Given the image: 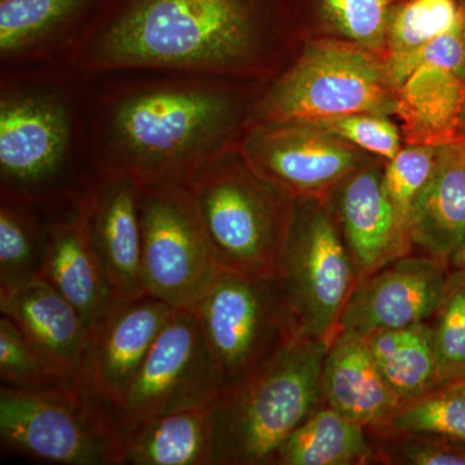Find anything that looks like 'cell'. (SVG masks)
Wrapping results in <instances>:
<instances>
[{
	"mask_svg": "<svg viewBox=\"0 0 465 465\" xmlns=\"http://www.w3.org/2000/svg\"><path fill=\"white\" fill-rule=\"evenodd\" d=\"M376 464L465 465V443L428 432H369Z\"/></svg>",
	"mask_w": 465,
	"mask_h": 465,
	"instance_id": "32",
	"label": "cell"
},
{
	"mask_svg": "<svg viewBox=\"0 0 465 465\" xmlns=\"http://www.w3.org/2000/svg\"><path fill=\"white\" fill-rule=\"evenodd\" d=\"M464 106V76L423 61L397 88L394 118L405 143L440 146L458 139Z\"/></svg>",
	"mask_w": 465,
	"mask_h": 465,
	"instance_id": "22",
	"label": "cell"
},
{
	"mask_svg": "<svg viewBox=\"0 0 465 465\" xmlns=\"http://www.w3.org/2000/svg\"><path fill=\"white\" fill-rule=\"evenodd\" d=\"M363 338L382 378L401 402L419 399L439 388L430 322L384 330Z\"/></svg>",
	"mask_w": 465,
	"mask_h": 465,
	"instance_id": "27",
	"label": "cell"
},
{
	"mask_svg": "<svg viewBox=\"0 0 465 465\" xmlns=\"http://www.w3.org/2000/svg\"><path fill=\"white\" fill-rule=\"evenodd\" d=\"M39 277L78 311L87 329L118 300L92 251L76 202L51 213Z\"/></svg>",
	"mask_w": 465,
	"mask_h": 465,
	"instance_id": "21",
	"label": "cell"
},
{
	"mask_svg": "<svg viewBox=\"0 0 465 465\" xmlns=\"http://www.w3.org/2000/svg\"><path fill=\"white\" fill-rule=\"evenodd\" d=\"M124 464L215 465L211 406L155 416L125 430Z\"/></svg>",
	"mask_w": 465,
	"mask_h": 465,
	"instance_id": "23",
	"label": "cell"
},
{
	"mask_svg": "<svg viewBox=\"0 0 465 465\" xmlns=\"http://www.w3.org/2000/svg\"><path fill=\"white\" fill-rule=\"evenodd\" d=\"M437 154L439 146L405 143L396 157L385 162V191L406 231L410 211L433 173Z\"/></svg>",
	"mask_w": 465,
	"mask_h": 465,
	"instance_id": "33",
	"label": "cell"
},
{
	"mask_svg": "<svg viewBox=\"0 0 465 465\" xmlns=\"http://www.w3.org/2000/svg\"><path fill=\"white\" fill-rule=\"evenodd\" d=\"M329 342L302 335L271 362L213 403L215 465H272L284 440L326 405Z\"/></svg>",
	"mask_w": 465,
	"mask_h": 465,
	"instance_id": "4",
	"label": "cell"
},
{
	"mask_svg": "<svg viewBox=\"0 0 465 465\" xmlns=\"http://www.w3.org/2000/svg\"><path fill=\"white\" fill-rule=\"evenodd\" d=\"M465 140V139H464Z\"/></svg>",
	"mask_w": 465,
	"mask_h": 465,
	"instance_id": "39",
	"label": "cell"
},
{
	"mask_svg": "<svg viewBox=\"0 0 465 465\" xmlns=\"http://www.w3.org/2000/svg\"><path fill=\"white\" fill-rule=\"evenodd\" d=\"M461 2V38H463L464 51H465V0ZM465 76V73H464Z\"/></svg>",
	"mask_w": 465,
	"mask_h": 465,
	"instance_id": "36",
	"label": "cell"
},
{
	"mask_svg": "<svg viewBox=\"0 0 465 465\" xmlns=\"http://www.w3.org/2000/svg\"><path fill=\"white\" fill-rule=\"evenodd\" d=\"M460 25V0H394L382 61L396 90L425 47Z\"/></svg>",
	"mask_w": 465,
	"mask_h": 465,
	"instance_id": "26",
	"label": "cell"
},
{
	"mask_svg": "<svg viewBox=\"0 0 465 465\" xmlns=\"http://www.w3.org/2000/svg\"><path fill=\"white\" fill-rule=\"evenodd\" d=\"M428 432L465 443V388L449 385L402 403L381 430Z\"/></svg>",
	"mask_w": 465,
	"mask_h": 465,
	"instance_id": "30",
	"label": "cell"
},
{
	"mask_svg": "<svg viewBox=\"0 0 465 465\" xmlns=\"http://www.w3.org/2000/svg\"><path fill=\"white\" fill-rule=\"evenodd\" d=\"M396 104L397 90L381 56L345 42L307 39L266 85L255 121H326L356 113L394 116Z\"/></svg>",
	"mask_w": 465,
	"mask_h": 465,
	"instance_id": "7",
	"label": "cell"
},
{
	"mask_svg": "<svg viewBox=\"0 0 465 465\" xmlns=\"http://www.w3.org/2000/svg\"><path fill=\"white\" fill-rule=\"evenodd\" d=\"M101 0H0V72L64 60Z\"/></svg>",
	"mask_w": 465,
	"mask_h": 465,
	"instance_id": "17",
	"label": "cell"
},
{
	"mask_svg": "<svg viewBox=\"0 0 465 465\" xmlns=\"http://www.w3.org/2000/svg\"><path fill=\"white\" fill-rule=\"evenodd\" d=\"M174 311L149 295L116 300L88 327L74 379L76 387L115 414L150 348Z\"/></svg>",
	"mask_w": 465,
	"mask_h": 465,
	"instance_id": "13",
	"label": "cell"
},
{
	"mask_svg": "<svg viewBox=\"0 0 465 465\" xmlns=\"http://www.w3.org/2000/svg\"><path fill=\"white\" fill-rule=\"evenodd\" d=\"M385 162L378 158L358 168L322 198L341 232L360 280L414 252L405 226L385 191Z\"/></svg>",
	"mask_w": 465,
	"mask_h": 465,
	"instance_id": "15",
	"label": "cell"
},
{
	"mask_svg": "<svg viewBox=\"0 0 465 465\" xmlns=\"http://www.w3.org/2000/svg\"><path fill=\"white\" fill-rule=\"evenodd\" d=\"M430 326L439 388L458 384L465 378V272H450L445 296Z\"/></svg>",
	"mask_w": 465,
	"mask_h": 465,
	"instance_id": "29",
	"label": "cell"
},
{
	"mask_svg": "<svg viewBox=\"0 0 465 465\" xmlns=\"http://www.w3.org/2000/svg\"><path fill=\"white\" fill-rule=\"evenodd\" d=\"M188 188L223 268L278 275L296 198L256 173L240 148L202 168Z\"/></svg>",
	"mask_w": 465,
	"mask_h": 465,
	"instance_id": "5",
	"label": "cell"
},
{
	"mask_svg": "<svg viewBox=\"0 0 465 465\" xmlns=\"http://www.w3.org/2000/svg\"><path fill=\"white\" fill-rule=\"evenodd\" d=\"M394 0H286L304 41L333 39L382 58Z\"/></svg>",
	"mask_w": 465,
	"mask_h": 465,
	"instance_id": "25",
	"label": "cell"
},
{
	"mask_svg": "<svg viewBox=\"0 0 465 465\" xmlns=\"http://www.w3.org/2000/svg\"><path fill=\"white\" fill-rule=\"evenodd\" d=\"M454 385H460V387L465 388V378L463 379V381H459L458 384H454Z\"/></svg>",
	"mask_w": 465,
	"mask_h": 465,
	"instance_id": "38",
	"label": "cell"
},
{
	"mask_svg": "<svg viewBox=\"0 0 465 465\" xmlns=\"http://www.w3.org/2000/svg\"><path fill=\"white\" fill-rule=\"evenodd\" d=\"M302 43L286 0H101L64 60L91 78L155 70L268 84Z\"/></svg>",
	"mask_w": 465,
	"mask_h": 465,
	"instance_id": "2",
	"label": "cell"
},
{
	"mask_svg": "<svg viewBox=\"0 0 465 465\" xmlns=\"http://www.w3.org/2000/svg\"><path fill=\"white\" fill-rule=\"evenodd\" d=\"M222 391L247 381L304 335L278 275L223 269L193 308Z\"/></svg>",
	"mask_w": 465,
	"mask_h": 465,
	"instance_id": "6",
	"label": "cell"
},
{
	"mask_svg": "<svg viewBox=\"0 0 465 465\" xmlns=\"http://www.w3.org/2000/svg\"><path fill=\"white\" fill-rule=\"evenodd\" d=\"M142 191L122 177L97 176L78 198L85 234L118 300L146 295Z\"/></svg>",
	"mask_w": 465,
	"mask_h": 465,
	"instance_id": "16",
	"label": "cell"
},
{
	"mask_svg": "<svg viewBox=\"0 0 465 465\" xmlns=\"http://www.w3.org/2000/svg\"><path fill=\"white\" fill-rule=\"evenodd\" d=\"M0 381L16 390H48L73 382L45 360L9 318H0Z\"/></svg>",
	"mask_w": 465,
	"mask_h": 465,
	"instance_id": "31",
	"label": "cell"
},
{
	"mask_svg": "<svg viewBox=\"0 0 465 465\" xmlns=\"http://www.w3.org/2000/svg\"><path fill=\"white\" fill-rule=\"evenodd\" d=\"M240 152L256 173L293 198H323L349 173L378 159L311 121H255Z\"/></svg>",
	"mask_w": 465,
	"mask_h": 465,
	"instance_id": "12",
	"label": "cell"
},
{
	"mask_svg": "<svg viewBox=\"0 0 465 465\" xmlns=\"http://www.w3.org/2000/svg\"><path fill=\"white\" fill-rule=\"evenodd\" d=\"M142 191L143 277L146 295L193 309L223 271L188 186Z\"/></svg>",
	"mask_w": 465,
	"mask_h": 465,
	"instance_id": "10",
	"label": "cell"
},
{
	"mask_svg": "<svg viewBox=\"0 0 465 465\" xmlns=\"http://www.w3.org/2000/svg\"><path fill=\"white\" fill-rule=\"evenodd\" d=\"M50 213L0 198V291L41 275Z\"/></svg>",
	"mask_w": 465,
	"mask_h": 465,
	"instance_id": "28",
	"label": "cell"
},
{
	"mask_svg": "<svg viewBox=\"0 0 465 465\" xmlns=\"http://www.w3.org/2000/svg\"><path fill=\"white\" fill-rule=\"evenodd\" d=\"M416 253L451 264L465 246V140L439 146L436 166L410 211Z\"/></svg>",
	"mask_w": 465,
	"mask_h": 465,
	"instance_id": "19",
	"label": "cell"
},
{
	"mask_svg": "<svg viewBox=\"0 0 465 465\" xmlns=\"http://www.w3.org/2000/svg\"><path fill=\"white\" fill-rule=\"evenodd\" d=\"M0 313L16 324L58 372L74 382L88 329L78 311L50 282L36 277L0 291Z\"/></svg>",
	"mask_w": 465,
	"mask_h": 465,
	"instance_id": "18",
	"label": "cell"
},
{
	"mask_svg": "<svg viewBox=\"0 0 465 465\" xmlns=\"http://www.w3.org/2000/svg\"><path fill=\"white\" fill-rule=\"evenodd\" d=\"M0 440L15 454L63 465H124L114 412L74 382L48 390L0 388Z\"/></svg>",
	"mask_w": 465,
	"mask_h": 465,
	"instance_id": "8",
	"label": "cell"
},
{
	"mask_svg": "<svg viewBox=\"0 0 465 465\" xmlns=\"http://www.w3.org/2000/svg\"><path fill=\"white\" fill-rule=\"evenodd\" d=\"M317 122L327 131L351 143L356 148L391 161L405 145L400 124L393 116L381 113H356Z\"/></svg>",
	"mask_w": 465,
	"mask_h": 465,
	"instance_id": "34",
	"label": "cell"
},
{
	"mask_svg": "<svg viewBox=\"0 0 465 465\" xmlns=\"http://www.w3.org/2000/svg\"><path fill=\"white\" fill-rule=\"evenodd\" d=\"M268 84L155 70L92 76L97 176L140 189L191 185L202 168L240 148Z\"/></svg>",
	"mask_w": 465,
	"mask_h": 465,
	"instance_id": "1",
	"label": "cell"
},
{
	"mask_svg": "<svg viewBox=\"0 0 465 465\" xmlns=\"http://www.w3.org/2000/svg\"><path fill=\"white\" fill-rule=\"evenodd\" d=\"M91 78L65 60L0 72V198L45 213L74 204L97 174Z\"/></svg>",
	"mask_w": 465,
	"mask_h": 465,
	"instance_id": "3",
	"label": "cell"
},
{
	"mask_svg": "<svg viewBox=\"0 0 465 465\" xmlns=\"http://www.w3.org/2000/svg\"><path fill=\"white\" fill-rule=\"evenodd\" d=\"M451 268L421 253H409L358 281L339 331L361 336L430 322L442 302Z\"/></svg>",
	"mask_w": 465,
	"mask_h": 465,
	"instance_id": "14",
	"label": "cell"
},
{
	"mask_svg": "<svg viewBox=\"0 0 465 465\" xmlns=\"http://www.w3.org/2000/svg\"><path fill=\"white\" fill-rule=\"evenodd\" d=\"M458 139H465V106L461 115L460 127H459Z\"/></svg>",
	"mask_w": 465,
	"mask_h": 465,
	"instance_id": "37",
	"label": "cell"
},
{
	"mask_svg": "<svg viewBox=\"0 0 465 465\" xmlns=\"http://www.w3.org/2000/svg\"><path fill=\"white\" fill-rule=\"evenodd\" d=\"M278 277L302 333L330 344L360 278L322 198H296Z\"/></svg>",
	"mask_w": 465,
	"mask_h": 465,
	"instance_id": "9",
	"label": "cell"
},
{
	"mask_svg": "<svg viewBox=\"0 0 465 465\" xmlns=\"http://www.w3.org/2000/svg\"><path fill=\"white\" fill-rule=\"evenodd\" d=\"M376 464L369 430L323 405L275 452L272 465Z\"/></svg>",
	"mask_w": 465,
	"mask_h": 465,
	"instance_id": "24",
	"label": "cell"
},
{
	"mask_svg": "<svg viewBox=\"0 0 465 465\" xmlns=\"http://www.w3.org/2000/svg\"><path fill=\"white\" fill-rule=\"evenodd\" d=\"M450 268L458 269V271L465 272V246L463 249L459 251L457 256L452 259L451 264H450Z\"/></svg>",
	"mask_w": 465,
	"mask_h": 465,
	"instance_id": "35",
	"label": "cell"
},
{
	"mask_svg": "<svg viewBox=\"0 0 465 465\" xmlns=\"http://www.w3.org/2000/svg\"><path fill=\"white\" fill-rule=\"evenodd\" d=\"M219 376L193 309H176L150 348L115 412L124 430L219 397Z\"/></svg>",
	"mask_w": 465,
	"mask_h": 465,
	"instance_id": "11",
	"label": "cell"
},
{
	"mask_svg": "<svg viewBox=\"0 0 465 465\" xmlns=\"http://www.w3.org/2000/svg\"><path fill=\"white\" fill-rule=\"evenodd\" d=\"M322 385L326 405L369 432L387 425L402 405L358 333L339 331L330 342Z\"/></svg>",
	"mask_w": 465,
	"mask_h": 465,
	"instance_id": "20",
	"label": "cell"
}]
</instances>
